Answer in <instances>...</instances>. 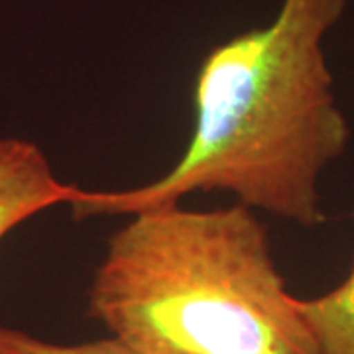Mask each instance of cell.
I'll use <instances>...</instances> for the list:
<instances>
[{
    "label": "cell",
    "mask_w": 354,
    "mask_h": 354,
    "mask_svg": "<svg viewBox=\"0 0 354 354\" xmlns=\"http://www.w3.org/2000/svg\"><path fill=\"white\" fill-rule=\"evenodd\" d=\"M348 0H281L276 18L236 34L203 57L195 127L176 165L146 185L88 191L67 207L77 221L132 215L189 193L227 191L252 211L321 227L319 183L348 148L325 39Z\"/></svg>",
    "instance_id": "obj_1"
},
{
    "label": "cell",
    "mask_w": 354,
    "mask_h": 354,
    "mask_svg": "<svg viewBox=\"0 0 354 354\" xmlns=\"http://www.w3.org/2000/svg\"><path fill=\"white\" fill-rule=\"evenodd\" d=\"M106 241L87 313L138 354H321L256 211L179 203Z\"/></svg>",
    "instance_id": "obj_2"
},
{
    "label": "cell",
    "mask_w": 354,
    "mask_h": 354,
    "mask_svg": "<svg viewBox=\"0 0 354 354\" xmlns=\"http://www.w3.org/2000/svg\"><path fill=\"white\" fill-rule=\"evenodd\" d=\"M75 187L57 179L38 144L0 138V241L41 211L67 205Z\"/></svg>",
    "instance_id": "obj_3"
},
{
    "label": "cell",
    "mask_w": 354,
    "mask_h": 354,
    "mask_svg": "<svg viewBox=\"0 0 354 354\" xmlns=\"http://www.w3.org/2000/svg\"><path fill=\"white\" fill-rule=\"evenodd\" d=\"M321 354H354V264L337 288L299 299Z\"/></svg>",
    "instance_id": "obj_4"
},
{
    "label": "cell",
    "mask_w": 354,
    "mask_h": 354,
    "mask_svg": "<svg viewBox=\"0 0 354 354\" xmlns=\"http://www.w3.org/2000/svg\"><path fill=\"white\" fill-rule=\"evenodd\" d=\"M0 354H138L116 337L99 341L59 344L38 339L24 330L0 325Z\"/></svg>",
    "instance_id": "obj_5"
}]
</instances>
